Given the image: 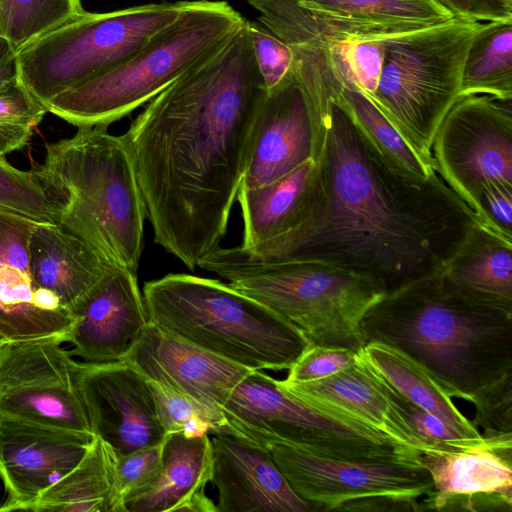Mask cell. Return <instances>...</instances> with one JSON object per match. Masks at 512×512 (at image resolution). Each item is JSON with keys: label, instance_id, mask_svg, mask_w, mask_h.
<instances>
[{"label": "cell", "instance_id": "cell-1", "mask_svg": "<svg viewBox=\"0 0 512 512\" xmlns=\"http://www.w3.org/2000/svg\"><path fill=\"white\" fill-rule=\"evenodd\" d=\"M266 93L246 20L123 134L153 240L191 271L227 232Z\"/></svg>", "mask_w": 512, "mask_h": 512}, {"label": "cell", "instance_id": "cell-2", "mask_svg": "<svg viewBox=\"0 0 512 512\" xmlns=\"http://www.w3.org/2000/svg\"><path fill=\"white\" fill-rule=\"evenodd\" d=\"M315 209L285 257L347 270L383 296L441 275L482 223L436 171L417 176L391 159L343 96L318 112Z\"/></svg>", "mask_w": 512, "mask_h": 512}, {"label": "cell", "instance_id": "cell-3", "mask_svg": "<svg viewBox=\"0 0 512 512\" xmlns=\"http://www.w3.org/2000/svg\"><path fill=\"white\" fill-rule=\"evenodd\" d=\"M361 331L413 359L451 397L471 402L512 374V313L460 297L441 275L382 296Z\"/></svg>", "mask_w": 512, "mask_h": 512}, {"label": "cell", "instance_id": "cell-4", "mask_svg": "<svg viewBox=\"0 0 512 512\" xmlns=\"http://www.w3.org/2000/svg\"><path fill=\"white\" fill-rule=\"evenodd\" d=\"M59 211L58 224L107 263L137 272L147 219L124 135L106 126L78 128L46 145L32 170Z\"/></svg>", "mask_w": 512, "mask_h": 512}, {"label": "cell", "instance_id": "cell-5", "mask_svg": "<svg viewBox=\"0 0 512 512\" xmlns=\"http://www.w3.org/2000/svg\"><path fill=\"white\" fill-rule=\"evenodd\" d=\"M149 322L252 370H289L309 344L281 316L228 283L186 273L145 282Z\"/></svg>", "mask_w": 512, "mask_h": 512}, {"label": "cell", "instance_id": "cell-6", "mask_svg": "<svg viewBox=\"0 0 512 512\" xmlns=\"http://www.w3.org/2000/svg\"><path fill=\"white\" fill-rule=\"evenodd\" d=\"M245 21L225 1H188L127 61L57 95L45 108L77 128L108 127L213 55Z\"/></svg>", "mask_w": 512, "mask_h": 512}, {"label": "cell", "instance_id": "cell-7", "mask_svg": "<svg viewBox=\"0 0 512 512\" xmlns=\"http://www.w3.org/2000/svg\"><path fill=\"white\" fill-rule=\"evenodd\" d=\"M198 267L263 304L296 327L311 344L365 345L361 320L383 295L347 270L308 259L259 260L239 246L220 245Z\"/></svg>", "mask_w": 512, "mask_h": 512}, {"label": "cell", "instance_id": "cell-8", "mask_svg": "<svg viewBox=\"0 0 512 512\" xmlns=\"http://www.w3.org/2000/svg\"><path fill=\"white\" fill-rule=\"evenodd\" d=\"M482 24L454 16L435 26L384 38L381 75L369 98L432 162L433 138L459 96L465 58Z\"/></svg>", "mask_w": 512, "mask_h": 512}, {"label": "cell", "instance_id": "cell-9", "mask_svg": "<svg viewBox=\"0 0 512 512\" xmlns=\"http://www.w3.org/2000/svg\"><path fill=\"white\" fill-rule=\"evenodd\" d=\"M187 2L85 11L18 51L20 79L45 107L57 95L127 61Z\"/></svg>", "mask_w": 512, "mask_h": 512}, {"label": "cell", "instance_id": "cell-10", "mask_svg": "<svg viewBox=\"0 0 512 512\" xmlns=\"http://www.w3.org/2000/svg\"><path fill=\"white\" fill-rule=\"evenodd\" d=\"M229 429L344 460L391 458L420 451L361 423L320 411L262 370L249 372L222 407Z\"/></svg>", "mask_w": 512, "mask_h": 512}, {"label": "cell", "instance_id": "cell-11", "mask_svg": "<svg viewBox=\"0 0 512 512\" xmlns=\"http://www.w3.org/2000/svg\"><path fill=\"white\" fill-rule=\"evenodd\" d=\"M430 152L435 170L480 219L485 192L512 188V98L459 96Z\"/></svg>", "mask_w": 512, "mask_h": 512}, {"label": "cell", "instance_id": "cell-12", "mask_svg": "<svg viewBox=\"0 0 512 512\" xmlns=\"http://www.w3.org/2000/svg\"><path fill=\"white\" fill-rule=\"evenodd\" d=\"M249 440L267 450L294 492L317 511H343L350 504L374 498L417 501L434 492L420 453L344 460L268 439Z\"/></svg>", "mask_w": 512, "mask_h": 512}, {"label": "cell", "instance_id": "cell-13", "mask_svg": "<svg viewBox=\"0 0 512 512\" xmlns=\"http://www.w3.org/2000/svg\"><path fill=\"white\" fill-rule=\"evenodd\" d=\"M62 343L38 338L0 346V418L93 434L80 391V363Z\"/></svg>", "mask_w": 512, "mask_h": 512}, {"label": "cell", "instance_id": "cell-14", "mask_svg": "<svg viewBox=\"0 0 512 512\" xmlns=\"http://www.w3.org/2000/svg\"><path fill=\"white\" fill-rule=\"evenodd\" d=\"M80 391L92 433L117 456L163 442L149 382L128 361L81 362Z\"/></svg>", "mask_w": 512, "mask_h": 512}, {"label": "cell", "instance_id": "cell-15", "mask_svg": "<svg viewBox=\"0 0 512 512\" xmlns=\"http://www.w3.org/2000/svg\"><path fill=\"white\" fill-rule=\"evenodd\" d=\"M122 360L132 364L146 379L201 407L211 417L215 434L232 433L222 407L252 369L208 353L150 322Z\"/></svg>", "mask_w": 512, "mask_h": 512}, {"label": "cell", "instance_id": "cell-16", "mask_svg": "<svg viewBox=\"0 0 512 512\" xmlns=\"http://www.w3.org/2000/svg\"><path fill=\"white\" fill-rule=\"evenodd\" d=\"M317 127L309 97L292 70L267 90L259 108L241 186L269 184L314 160Z\"/></svg>", "mask_w": 512, "mask_h": 512}, {"label": "cell", "instance_id": "cell-17", "mask_svg": "<svg viewBox=\"0 0 512 512\" xmlns=\"http://www.w3.org/2000/svg\"><path fill=\"white\" fill-rule=\"evenodd\" d=\"M93 434L0 418V478L7 498L0 512L21 511L74 469Z\"/></svg>", "mask_w": 512, "mask_h": 512}, {"label": "cell", "instance_id": "cell-18", "mask_svg": "<svg viewBox=\"0 0 512 512\" xmlns=\"http://www.w3.org/2000/svg\"><path fill=\"white\" fill-rule=\"evenodd\" d=\"M71 312L66 342L86 362L124 359L149 323L136 272L120 266H111Z\"/></svg>", "mask_w": 512, "mask_h": 512}, {"label": "cell", "instance_id": "cell-19", "mask_svg": "<svg viewBox=\"0 0 512 512\" xmlns=\"http://www.w3.org/2000/svg\"><path fill=\"white\" fill-rule=\"evenodd\" d=\"M36 221L0 209V333L8 341L55 335L66 306L33 277L29 243Z\"/></svg>", "mask_w": 512, "mask_h": 512}, {"label": "cell", "instance_id": "cell-20", "mask_svg": "<svg viewBox=\"0 0 512 512\" xmlns=\"http://www.w3.org/2000/svg\"><path fill=\"white\" fill-rule=\"evenodd\" d=\"M314 160L260 187L240 185L237 200L243 220L239 246L259 260H281L308 223L318 200Z\"/></svg>", "mask_w": 512, "mask_h": 512}, {"label": "cell", "instance_id": "cell-21", "mask_svg": "<svg viewBox=\"0 0 512 512\" xmlns=\"http://www.w3.org/2000/svg\"><path fill=\"white\" fill-rule=\"evenodd\" d=\"M210 439L217 512L317 511L294 492L264 447L230 432Z\"/></svg>", "mask_w": 512, "mask_h": 512}, {"label": "cell", "instance_id": "cell-22", "mask_svg": "<svg viewBox=\"0 0 512 512\" xmlns=\"http://www.w3.org/2000/svg\"><path fill=\"white\" fill-rule=\"evenodd\" d=\"M279 381L287 391L322 412L373 428L399 445L420 452L428 450L359 355L351 366L320 380Z\"/></svg>", "mask_w": 512, "mask_h": 512}, {"label": "cell", "instance_id": "cell-23", "mask_svg": "<svg viewBox=\"0 0 512 512\" xmlns=\"http://www.w3.org/2000/svg\"><path fill=\"white\" fill-rule=\"evenodd\" d=\"M434 485L424 510H443L447 502L479 494L512 499V437L455 451L427 450L419 455Z\"/></svg>", "mask_w": 512, "mask_h": 512}, {"label": "cell", "instance_id": "cell-24", "mask_svg": "<svg viewBox=\"0 0 512 512\" xmlns=\"http://www.w3.org/2000/svg\"><path fill=\"white\" fill-rule=\"evenodd\" d=\"M213 454L209 434H166L162 469L153 488L126 506V512H217L205 494L212 478Z\"/></svg>", "mask_w": 512, "mask_h": 512}, {"label": "cell", "instance_id": "cell-25", "mask_svg": "<svg viewBox=\"0 0 512 512\" xmlns=\"http://www.w3.org/2000/svg\"><path fill=\"white\" fill-rule=\"evenodd\" d=\"M29 251L36 284L56 295L70 311L114 266L54 223L35 222Z\"/></svg>", "mask_w": 512, "mask_h": 512}, {"label": "cell", "instance_id": "cell-26", "mask_svg": "<svg viewBox=\"0 0 512 512\" xmlns=\"http://www.w3.org/2000/svg\"><path fill=\"white\" fill-rule=\"evenodd\" d=\"M441 277L460 297L512 313V240L476 225Z\"/></svg>", "mask_w": 512, "mask_h": 512}, {"label": "cell", "instance_id": "cell-27", "mask_svg": "<svg viewBox=\"0 0 512 512\" xmlns=\"http://www.w3.org/2000/svg\"><path fill=\"white\" fill-rule=\"evenodd\" d=\"M331 26L358 36L387 37L449 21L437 0H297Z\"/></svg>", "mask_w": 512, "mask_h": 512}, {"label": "cell", "instance_id": "cell-28", "mask_svg": "<svg viewBox=\"0 0 512 512\" xmlns=\"http://www.w3.org/2000/svg\"><path fill=\"white\" fill-rule=\"evenodd\" d=\"M362 361L391 387L417 407L437 416L474 446L493 439L484 438L451 400V396L413 359L386 344L366 342L358 352Z\"/></svg>", "mask_w": 512, "mask_h": 512}, {"label": "cell", "instance_id": "cell-29", "mask_svg": "<svg viewBox=\"0 0 512 512\" xmlns=\"http://www.w3.org/2000/svg\"><path fill=\"white\" fill-rule=\"evenodd\" d=\"M116 460L113 448L95 436L78 465L21 511L112 512Z\"/></svg>", "mask_w": 512, "mask_h": 512}, {"label": "cell", "instance_id": "cell-30", "mask_svg": "<svg viewBox=\"0 0 512 512\" xmlns=\"http://www.w3.org/2000/svg\"><path fill=\"white\" fill-rule=\"evenodd\" d=\"M471 94L512 98V20L485 22L474 37L459 96Z\"/></svg>", "mask_w": 512, "mask_h": 512}, {"label": "cell", "instance_id": "cell-31", "mask_svg": "<svg viewBox=\"0 0 512 512\" xmlns=\"http://www.w3.org/2000/svg\"><path fill=\"white\" fill-rule=\"evenodd\" d=\"M84 12L81 0H0V37L18 52Z\"/></svg>", "mask_w": 512, "mask_h": 512}, {"label": "cell", "instance_id": "cell-32", "mask_svg": "<svg viewBox=\"0 0 512 512\" xmlns=\"http://www.w3.org/2000/svg\"><path fill=\"white\" fill-rule=\"evenodd\" d=\"M342 96L357 122L391 159L420 177L436 172L434 163L423 157L358 87L343 88Z\"/></svg>", "mask_w": 512, "mask_h": 512}, {"label": "cell", "instance_id": "cell-33", "mask_svg": "<svg viewBox=\"0 0 512 512\" xmlns=\"http://www.w3.org/2000/svg\"><path fill=\"white\" fill-rule=\"evenodd\" d=\"M46 108L21 79L0 89V157L25 147Z\"/></svg>", "mask_w": 512, "mask_h": 512}, {"label": "cell", "instance_id": "cell-34", "mask_svg": "<svg viewBox=\"0 0 512 512\" xmlns=\"http://www.w3.org/2000/svg\"><path fill=\"white\" fill-rule=\"evenodd\" d=\"M0 209L38 222H59L58 208L34 173L13 167L5 157H0Z\"/></svg>", "mask_w": 512, "mask_h": 512}, {"label": "cell", "instance_id": "cell-35", "mask_svg": "<svg viewBox=\"0 0 512 512\" xmlns=\"http://www.w3.org/2000/svg\"><path fill=\"white\" fill-rule=\"evenodd\" d=\"M162 469V443L117 456L112 512H126L130 502L148 493Z\"/></svg>", "mask_w": 512, "mask_h": 512}, {"label": "cell", "instance_id": "cell-36", "mask_svg": "<svg viewBox=\"0 0 512 512\" xmlns=\"http://www.w3.org/2000/svg\"><path fill=\"white\" fill-rule=\"evenodd\" d=\"M148 380V379H147ZM159 421L166 432H182L188 436L215 434L216 427L201 407L179 393L150 381Z\"/></svg>", "mask_w": 512, "mask_h": 512}, {"label": "cell", "instance_id": "cell-37", "mask_svg": "<svg viewBox=\"0 0 512 512\" xmlns=\"http://www.w3.org/2000/svg\"><path fill=\"white\" fill-rule=\"evenodd\" d=\"M373 373L390 402L410 423L428 450L455 451L476 447L459 436L440 418L414 405L375 372Z\"/></svg>", "mask_w": 512, "mask_h": 512}, {"label": "cell", "instance_id": "cell-38", "mask_svg": "<svg viewBox=\"0 0 512 512\" xmlns=\"http://www.w3.org/2000/svg\"><path fill=\"white\" fill-rule=\"evenodd\" d=\"M471 402L472 423L482 427L484 438L512 437V374L480 391Z\"/></svg>", "mask_w": 512, "mask_h": 512}, {"label": "cell", "instance_id": "cell-39", "mask_svg": "<svg viewBox=\"0 0 512 512\" xmlns=\"http://www.w3.org/2000/svg\"><path fill=\"white\" fill-rule=\"evenodd\" d=\"M247 26L256 64L269 90L292 72V51L260 22L247 20Z\"/></svg>", "mask_w": 512, "mask_h": 512}, {"label": "cell", "instance_id": "cell-40", "mask_svg": "<svg viewBox=\"0 0 512 512\" xmlns=\"http://www.w3.org/2000/svg\"><path fill=\"white\" fill-rule=\"evenodd\" d=\"M358 352L349 348L309 343L289 368V383H307L329 377L354 364Z\"/></svg>", "mask_w": 512, "mask_h": 512}, {"label": "cell", "instance_id": "cell-41", "mask_svg": "<svg viewBox=\"0 0 512 512\" xmlns=\"http://www.w3.org/2000/svg\"><path fill=\"white\" fill-rule=\"evenodd\" d=\"M384 38L355 35L348 49L351 82L368 97L374 94L379 83L385 54Z\"/></svg>", "mask_w": 512, "mask_h": 512}, {"label": "cell", "instance_id": "cell-42", "mask_svg": "<svg viewBox=\"0 0 512 512\" xmlns=\"http://www.w3.org/2000/svg\"><path fill=\"white\" fill-rule=\"evenodd\" d=\"M454 16L479 22L512 20V0H437Z\"/></svg>", "mask_w": 512, "mask_h": 512}, {"label": "cell", "instance_id": "cell-43", "mask_svg": "<svg viewBox=\"0 0 512 512\" xmlns=\"http://www.w3.org/2000/svg\"><path fill=\"white\" fill-rule=\"evenodd\" d=\"M18 79V52L7 39L0 37V89Z\"/></svg>", "mask_w": 512, "mask_h": 512}, {"label": "cell", "instance_id": "cell-44", "mask_svg": "<svg viewBox=\"0 0 512 512\" xmlns=\"http://www.w3.org/2000/svg\"><path fill=\"white\" fill-rule=\"evenodd\" d=\"M6 342H8V340L0 333V346Z\"/></svg>", "mask_w": 512, "mask_h": 512}]
</instances>
